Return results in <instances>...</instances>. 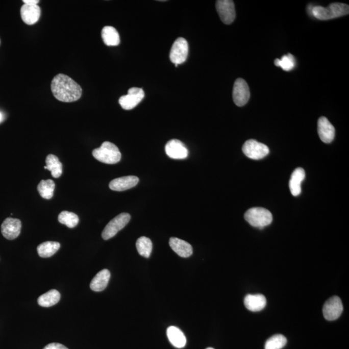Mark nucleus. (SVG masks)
Here are the masks:
<instances>
[{"instance_id": "nucleus-1", "label": "nucleus", "mask_w": 349, "mask_h": 349, "mask_svg": "<svg viewBox=\"0 0 349 349\" xmlns=\"http://www.w3.org/2000/svg\"><path fill=\"white\" fill-rule=\"evenodd\" d=\"M52 91L57 100L64 103H72L81 98L82 89L76 82L64 74H58L52 82Z\"/></svg>"}, {"instance_id": "nucleus-2", "label": "nucleus", "mask_w": 349, "mask_h": 349, "mask_svg": "<svg viewBox=\"0 0 349 349\" xmlns=\"http://www.w3.org/2000/svg\"><path fill=\"white\" fill-rule=\"evenodd\" d=\"M348 13V5L341 3L331 4L328 7L316 6L311 9L312 15L320 20H329V19L339 18V17L347 15Z\"/></svg>"}, {"instance_id": "nucleus-3", "label": "nucleus", "mask_w": 349, "mask_h": 349, "mask_svg": "<svg viewBox=\"0 0 349 349\" xmlns=\"http://www.w3.org/2000/svg\"><path fill=\"white\" fill-rule=\"evenodd\" d=\"M93 156L97 161L108 164L118 163L121 159V153L116 145L110 142H104L98 148L93 151Z\"/></svg>"}, {"instance_id": "nucleus-4", "label": "nucleus", "mask_w": 349, "mask_h": 349, "mask_svg": "<svg viewBox=\"0 0 349 349\" xmlns=\"http://www.w3.org/2000/svg\"><path fill=\"white\" fill-rule=\"evenodd\" d=\"M244 219L251 226L263 229L270 225L273 218L270 211L263 208H252L246 211Z\"/></svg>"}, {"instance_id": "nucleus-5", "label": "nucleus", "mask_w": 349, "mask_h": 349, "mask_svg": "<svg viewBox=\"0 0 349 349\" xmlns=\"http://www.w3.org/2000/svg\"><path fill=\"white\" fill-rule=\"evenodd\" d=\"M242 150L247 157L253 160L265 158L270 152L267 145L254 139L248 140L244 142Z\"/></svg>"}, {"instance_id": "nucleus-6", "label": "nucleus", "mask_w": 349, "mask_h": 349, "mask_svg": "<svg viewBox=\"0 0 349 349\" xmlns=\"http://www.w3.org/2000/svg\"><path fill=\"white\" fill-rule=\"evenodd\" d=\"M130 219L131 216L129 213H120L106 225L105 229L102 233V237L104 240L112 238L120 230L123 229L128 224Z\"/></svg>"}, {"instance_id": "nucleus-7", "label": "nucleus", "mask_w": 349, "mask_h": 349, "mask_svg": "<svg viewBox=\"0 0 349 349\" xmlns=\"http://www.w3.org/2000/svg\"><path fill=\"white\" fill-rule=\"evenodd\" d=\"M188 55V43L183 38L177 39L172 45L169 58L176 67L183 64L186 61Z\"/></svg>"}, {"instance_id": "nucleus-8", "label": "nucleus", "mask_w": 349, "mask_h": 349, "mask_svg": "<svg viewBox=\"0 0 349 349\" xmlns=\"http://www.w3.org/2000/svg\"><path fill=\"white\" fill-rule=\"evenodd\" d=\"M232 95L233 100L237 106H244L248 103L251 93L248 85L244 79H238L235 82Z\"/></svg>"}, {"instance_id": "nucleus-9", "label": "nucleus", "mask_w": 349, "mask_h": 349, "mask_svg": "<svg viewBox=\"0 0 349 349\" xmlns=\"http://www.w3.org/2000/svg\"><path fill=\"white\" fill-rule=\"evenodd\" d=\"M216 10L223 23L230 25L234 22L236 16L234 2L231 0H218L216 2Z\"/></svg>"}, {"instance_id": "nucleus-10", "label": "nucleus", "mask_w": 349, "mask_h": 349, "mask_svg": "<svg viewBox=\"0 0 349 349\" xmlns=\"http://www.w3.org/2000/svg\"><path fill=\"white\" fill-rule=\"evenodd\" d=\"M144 98V92L139 87H132L128 91L126 95L120 97L119 104L125 110H131L135 108L142 99Z\"/></svg>"}, {"instance_id": "nucleus-11", "label": "nucleus", "mask_w": 349, "mask_h": 349, "mask_svg": "<svg viewBox=\"0 0 349 349\" xmlns=\"http://www.w3.org/2000/svg\"><path fill=\"white\" fill-rule=\"evenodd\" d=\"M343 310V304L340 298L338 296L331 297L324 304L323 316L328 321H334L340 317Z\"/></svg>"}, {"instance_id": "nucleus-12", "label": "nucleus", "mask_w": 349, "mask_h": 349, "mask_svg": "<svg viewBox=\"0 0 349 349\" xmlns=\"http://www.w3.org/2000/svg\"><path fill=\"white\" fill-rule=\"evenodd\" d=\"M21 220L13 218H7L1 226L2 234L7 239H15L20 234Z\"/></svg>"}, {"instance_id": "nucleus-13", "label": "nucleus", "mask_w": 349, "mask_h": 349, "mask_svg": "<svg viewBox=\"0 0 349 349\" xmlns=\"http://www.w3.org/2000/svg\"><path fill=\"white\" fill-rule=\"evenodd\" d=\"M165 151L169 157L173 159H186L188 155L185 145L178 139L169 140L165 146Z\"/></svg>"}, {"instance_id": "nucleus-14", "label": "nucleus", "mask_w": 349, "mask_h": 349, "mask_svg": "<svg viewBox=\"0 0 349 349\" xmlns=\"http://www.w3.org/2000/svg\"><path fill=\"white\" fill-rule=\"evenodd\" d=\"M317 132L320 139L329 144L333 142L335 137V128L325 116H321L317 122Z\"/></svg>"}, {"instance_id": "nucleus-15", "label": "nucleus", "mask_w": 349, "mask_h": 349, "mask_svg": "<svg viewBox=\"0 0 349 349\" xmlns=\"http://www.w3.org/2000/svg\"><path fill=\"white\" fill-rule=\"evenodd\" d=\"M139 182V179L137 177L126 176L113 179L109 186L113 191H122L135 187Z\"/></svg>"}, {"instance_id": "nucleus-16", "label": "nucleus", "mask_w": 349, "mask_h": 349, "mask_svg": "<svg viewBox=\"0 0 349 349\" xmlns=\"http://www.w3.org/2000/svg\"><path fill=\"white\" fill-rule=\"evenodd\" d=\"M21 16L22 20L28 25H33L40 19L41 10L38 5L31 6V5L23 4L21 7Z\"/></svg>"}, {"instance_id": "nucleus-17", "label": "nucleus", "mask_w": 349, "mask_h": 349, "mask_svg": "<svg viewBox=\"0 0 349 349\" xmlns=\"http://www.w3.org/2000/svg\"><path fill=\"white\" fill-rule=\"evenodd\" d=\"M169 244L171 249L181 258H189L192 255V246L183 240L177 238V237H171Z\"/></svg>"}, {"instance_id": "nucleus-18", "label": "nucleus", "mask_w": 349, "mask_h": 349, "mask_svg": "<svg viewBox=\"0 0 349 349\" xmlns=\"http://www.w3.org/2000/svg\"><path fill=\"white\" fill-rule=\"evenodd\" d=\"M247 309L252 312H259L266 305V299L263 294H248L244 300Z\"/></svg>"}, {"instance_id": "nucleus-19", "label": "nucleus", "mask_w": 349, "mask_h": 349, "mask_svg": "<svg viewBox=\"0 0 349 349\" xmlns=\"http://www.w3.org/2000/svg\"><path fill=\"white\" fill-rule=\"evenodd\" d=\"M305 178L304 169L297 168L295 169L290 177L289 188L293 196H298L302 193V183Z\"/></svg>"}, {"instance_id": "nucleus-20", "label": "nucleus", "mask_w": 349, "mask_h": 349, "mask_svg": "<svg viewBox=\"0 0 349 349\" xmlns=\"http://www.w3.org/2000/svg\"><path fill=\"white\" fill-rule=\"evenodd\" d=\"M110 277L111 273L108 269H104V270L99 271L91 281L90 283L91 289L94 292L103 291L108 286Z\"/></svg>"}, {"instance_id": "nucleus-21", "label": "nucleus", "mask_w": 349, "mask_h": 349, "mask_svg": "<svg viewBox=\"0 0 349 349\" xmlns=\"http://www.w3.org/2000/svg\"><path fill=\"white\" fill-rule=\"evenodd\" d=\"M167 336L174 347L181 348L186 344V338L183 332L178 327L171 326L167 329Z\"/></svg>"}, {"instance_id": "nucleus-22", "label": "nucleus", "mask_w": 349, "mask_h": 349, "mask_svg": "<svg viewBox=\"0 0 349 349\" xmlns=\"http://www.w3.org/2000/svg\"><path fill=\"white\" fill-rule=\"evenodd\" d=\"M102 38L104 43L108 46H116L120 43L119 34L113 27H104L102 31Z\"/></svg>"}, {"instance_id": "nucleus-23", "label": "nucleus", "mask_w": 349, "mask_h": 349, "mask_svg": "<svg viewBox=\"0 0 349 349\" xmlns=\"http://www.w3.org/2000/svg\"><path fill=\"white\" fill-rule=\"evenodd\" d=\"M46 166L44 169L52 172L53 178L57 179L62 176L63 166L59 159L55 155H48L46 158Z\"/></svg>"}, {"instance_id": "nucleus-24", "label": "nucleus", "mask_w": 349, "mask_h": 349, "mask_svg": "<svg viewBox=\"0 0 349 349\" xmlns=\"http://www.w3.org/2000/svg\"><path fill=\"white\" fill-rule=\"evenodd\" d=\"M60 297L61 295H60V292L57 290L53 289L40 295L38 297V303L41 307H50L58 304L60 300Z\"/></svg>"}, {"instance_id": "nucleus-25", "label": "nucleus", "mask_w": 349, "mask_h": 349, "mask_svg": "<svg viewBox=\"0 0 349 349\" xmlns=\"http://www.w3.org/2000/svg\"><path fill=\"white\" fill-rule=\"evenodd\" d=\"M60 248L59 242L46 241L42 242L37 247L38 255L43 258H50L54 255Z\"/></svg>"}, {"instance_id": "nucleus-26", "label": "nucleus", "mask_w": 349, "mask_h": 349, "mask_svg": "<svg viewBox=\"0 0 349 349\" xmlns=\"http://www.w3.org/2000/svg\"><path fill=\"white\" fill-rule=\"evenodd\" d=\"M55 188V182L48 179V180H42L40 181L38 186V191L41 197L45 200H51L54 195Z\"/></svg>"}, {"instance_id": "nucleus-27", "label": "nucleus", "mask_w": 349, "mask_h": 349, "mask_svg": "<svg viewBox=\"0 0 349 349\" xmlns=\"http://www.w3.org/2000/svg\"><path fill=\"white\" fill-rule=\"evenodd\" d=\"M136 247L140 256L145 258H149L152 252L153 244L148 237H140L136 242Z\"/></svg>"}, {"instance_id": "nucleus-28", "label": "nucleus", "mask_w": 349, "mask_h": 349, "mask_svg": "<svg viewBox=\"0 0 349 349\" xmlns=\"http://www.w3.org/2000/svg\"><path fill=\"white\" fill-rule=\"evenodd\" d=\"M58 221L68 228L72 229L79 224V218L74 213L64 211L58 215Z\"/></svg>"}, {"instance_id": "nucleus-29", "label": "nucleus", "mask_w": 349, "mask_h": 349, "mask_svg": "<svg viewBox=\"0 0 349 349\" xmlns=\"http://www.w3.org/2000/svg\"><path fill=\"white\" fill-rule=\"evenodd\" d=\"M287 343V339L281 334H276L269 338L265 345V349H282Z\"/></svg>"}, {"instance_id": "nucleus-30", "label": "nucleus", "mask_w": 349, "mask_h": 349, "mask_svg": "<svg viewBox=\"0 0 349 349\" xmlns=\"http://www.w3.org/2000/svg\"><path fill=\"white\" fill-rule=\"evenodd\" d=\"M275 64L276 66L282 68L285 71H290L295 67V58L291 54L284 55L281 59H276Z\"/></svg>"}, {"instance_id": "nucleus-31", "label": "nucleus", "mask_w": 349, "mask_h": 349, "mask_svg": "<svg viewBox=\"0 0 349 349\" xmlns=\"http://www.w3.org/2000/svg\"><path fill=\"white\" fill-rule=\"evenodd\" d=\"M43 349H68L66 346L60 343H53L45 346Z\"/></svg>"}, {"instance_id": "nucleus-32", "label": "nucleus", "mask_w": 349, "mask_h": 349, "mask_svg": "<svg viewBox=\"0 0 349 349\" xmlns=\"http://www.w3.org/2000/svg\"><path fill=\"white\" fill-rule=\"evenodd\" d=\"M24 4L31 5V6H35L39 3L38 0H23Z\"/></svg>"}, {"instance_id": "nucleus-33", "label": "nucleus", "mask_w": 349, "mask_h": 349, "mask_svg": "<svg viewBox=\"0 0 349 349\" xmlns=\"http://www.w3.org/2000/svg\"><path fill=\"white\" fill-rule=\"evenodd\" d=\"M2 119H3V116H2V114L0 113V122H2Z\"/></svg>"}, {"instance_id": "nucleus-34", "label": "nucleus", "mask_w": 349, "mask_h": 349, "mask_svg": "<svg viewBox=\"0 0 349 349\" xmlns=\"http://www.w3.org/2000/svg\"><path fill=\"white\" fill-rule=\"evenodd\" d=\"M207 349H214V348L209 347V348H207Z\"/></svg>"}]
</instances>
